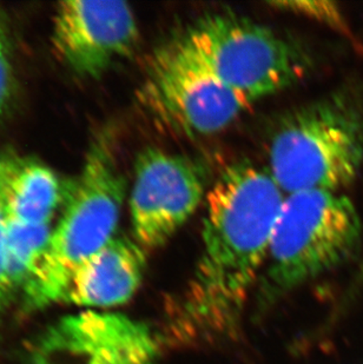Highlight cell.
<instances>
[{
  "label": "cell",
  "instance_id": "cell-1",
  "mask_svg": "<svg viewBox=\"0 0 363 364\" xmlns=\"http://www.w3.org/2000/svg\"><path fill=\"white\" fill-rule=\"evenodd\" d=\"M285 198L267 168L249 161L219 175L206 193L199 261L168 311L169 340L211 343L236 333Z\"/></svg>",
  "mask_w": 363,
  "mask_h": 364
},
{
  "label": "cell",
  "instance_id": "cell-2",
  "mask_svg": "<svg viewBox=\"0 0 363 364\" xmlns=\"http://www.w3.org/2000/svg\"><path fill=\"white\" fill-rule=\"evenodd\" d=\"M127 184L107 132L93 141L41 261L23 287L28 309L64 302L80 265L116 237Z\"/></svg>",
  "mask_w": 363,
  "mask_h": 364
},
{
  "label": "cell",
  "instance_id": "cell-3",
  "mask_svg": "<svg viewBox=\"0 0 363 364\" xmlns=\"http://www.w3.org/2000/svg\"><path fill=\"white\" fill-rule=\"evenodd\" d=\"M268 171L285 195L339 191L363 163V114L353 100L332 95L289 112L269 144Z\"/></svg>",
  "mask_w": 363,
  "mask_h": 364
},
{
  "label": "cell",
  "instance_id": "cell-4",
  "mask_svg": "<svg viewBox=\"0 0 363 364\" xmlns=\"http://www.w3.org/2000/svg\"><path fill=\"white\" fill-rule=\"evenodd\" d=\"M215 78L251 104L305 78L312 57L294 39L233 14L201 17L177 38Z\"/></svg>",
  "mask_w": 363,
  "mask_h": 364
},
{
  "label": "cell",
  "instance_id": "cell-5",
  "mask_svg": "<svg viewBox=\"0 0 363 364\" xmlns=\"http://www.w3.org/2000/svg\"><path fill=\"white\" fill-rule=\"evenodd\" d=\"M361 237L360 215L339 191L285 195L264 265V297L276 299L342 264Z\"/></svg>",
  "mask_w": 363,
  "mask_h": 364
},
{
  "label": "cell",
  "instance_id": "cell-6",
  "mask_svg": "<svg viewBox=\"0 0 363 364\" xmlns=\"http://www.w3.org/2000/svg\"><path fill=\"white\" fill-rule=\"evenodd\" d=\"M137 97L158 127L191 138L219 134L253 105L215 78L177 39L151 57Z\"/></svg>",
  "mask_w": 363,
  "mask_h": 364
},
{
  "label": "cell",
  "instance_id": "cell-7",
  "mask_svg": "<svg viewBox=\"0 0 363 364\" xmlns=\"http://www.w3.org/2000/svg\"><path fill=\"white\" fill-rule=\"evenodd\" d=\"M208 173L202 163L158 148L140 152L131 188V229L144 250L164 245L206 200Z\"/></svg>",
  "mask_w": 363,
  "mask_h": 364
},
{
  "label": "cell",
  "instance_id": "cell-8",
  "mask_svg": "<svg viewBox=\"0 0 363 364\" xmlns=\"http://www.w3.org/2000/svg\"><path fill=\"white\" fill-rule=\"evenodd\" d=\"M140 28L129 4L69 0L58 4L52 43L59 58L78 76L97 80L137 48Z\"/></svg>",
  "mask_w": 363,
  "mask_h": 364
},
{
  "label": "cell",
  "instance_id": "cell-9",
  "mask_svg": "<svg viewBox=\"0 0 363 364\" xmlns=\"http://www.w3.org/2000/svg\"><path fill=\"white\" fill-rule=\"evenodd\" d=\"M157 341L144 324L120 314L84 310L41 333L32 364H154Z\"/></svg>",
  "mask_w": 363,
  "mask_h": 364
},
{
  "label": "cell",
  "instance_id": "cell-10",
  "mask_svg": "<svg viewBox=\"0 0 363 364\" xmlns=\"http://www.w3.org/2000/svg\"><path fill=\"white\" fill-rule=\"evenodd\" d=\"M145 264L137 242L115 237L77 269L63 303L89 310L120 306L137 291Z\"/></svg>",
  "mask_w": 363,
  "mask_h": 364
},
{
  "label": "cell",
  "instance_id": "cell-11",
  "mask_svg": "<svg viewBox=\"0 0 363 364\" xmlns=\"http://www.w3.org/2000/svg\"><path fill=\"white\" fill-rule=\"evenodd\" d=\"M0 195L7 220L41 225L51 224L64 188L56 172L43 163L6 159Z\"/></svg>",
  "mask_w": 363,
  "mask_h": 364
},
{
  "label": "cell",
  "instance_id": "cell-12",
  "mask_svg": "<svg viewBox=\"0 0 363 364\" xmlns=\"http://www.w3.org/2000/svg\"><path fill=\"white\" fill-rule=\"evenodd\" d=\"M53 228L51 224L31 225L7 220V262L14 289L24 287L44 254Z\"/></svg>",
  "mask_w": 363,
  "mask_h": 364
},
{
  "label": "cell",
  "instance_id": "cell-13",
  "mask_svg": "<svg viewBox=\"0 0 363 364\" xmlns=\"http://www.w3.org/2000/svg\"><path fill=\"white\" fill-rule=\"evenodd\" d=\"M275 6L293 14H300L314 21H321L341 31H346L347 25L342 11L332 1H280Z\"/></svg>",
  "mask_w": 363,
  "mask_h": 364
},
{
  "label": "cell",
  "instance_id": "cell-14",
  "mask_svg": "<svg viewBox=\"0 0 363 364\" xmlns=\"http://www.w3.org/2000/svg\"><path fill=\"white\" fill-rule=\"evenodd\" d=\"M7 216L4 208L3 200L0 195V313L6 308L10 302L12 292L16 290L11 281L7 262L6 249Z\"/></svg>",
  "mask_w": 363,
  "mask_h": 364
},
{
  "label": "cell",
  "instance_id": "cell-15",
  "mask_svg": "<svg viewBox=\"0 0 363 364\" xmlns=\"http://www.w3.org/2000/svg\"><path fill=\"white\" fill-rule=\"evenodd\" d=\"M14 71L11 66L5 33L0 35V118L10 107L14 96Z\"/></svg>",
  "mask_w": 363,
  "mask_h": 364
},
{
  "label": "cell",
  "instance_id": "cell-16",
  "mask_svg": "<svg viewBox=\"0 0 363 364\" xmlns=\"http://www.w3.org/2000/svg\"><path fill=\"white\" fill-rule=\"evenodd\" d=\"M5 161H6V159L0 157V188H1V179H3L4 168H5Z\"/></svg>",
  "mask_w": 363,
  "mask_h": 364
},
{
  "label": "cell",
  "instance_id": "cell-17",
  "mask_svg": "<svg viewBox=\"0 0 363 364\" xmlns=\"http://www.w3.org/2000/svg\"><path fill=\"white\" fill-rule=\"evenodd\" d=\"M3 33H5V31H4V25L1 21H0V35H3Z\"/></svg>",
  "mask_w": 363,
  "mask_h": 364
}]
</instances>
